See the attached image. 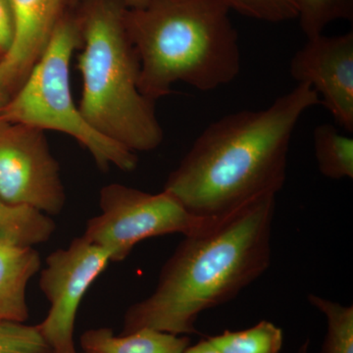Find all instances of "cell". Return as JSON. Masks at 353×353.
I'll use <instances>...</instances> for the list:
<instances>
[{"mask_svg":"<svg viewBox=\"0 0 353 353\" xmlns=\"http://www.w3.org/2000/svg\"><path fill=\"white\" fill-rule=\"evenodd\" d=\"M111 1L117 2L127 9L139 8L146 4L150 3L152 0H111Z\"/></svg>","mask_w":353,"mask_h":353,"instance_id":"obj_22","label":"cell"},{"mask_svg":"<svg viewBox=\"0 0 353 353\" xmlns=\"http://www.w3.org/2000/svg\"><path fill=\"white\" fill-rule=\"evenodd\" d=\"M230 10L263 22L282 23L299 15L296 0H221Z\"/></svg>","mask_w":353,"mask_h":353,"instance_id":"obj_19","label":"cell"},{"mask_svg":"<svg viewBox=\"0 0 353 353\" xmlns=\"http://www.w3.org/2000/svg\"><path fill=\"white\" fill-rule=\"evenodd\" d=\"M308 301L327 319L321 353H353L352 305H341L316 294H309Z\"/></svg>","mask_w":353,"mask_h":353,"instance_id":"obj_16","label":"cell"},{"mask_svg":"<svg viewBox=\"0 0 353 353\" xmlns=\"http://www.w3.org/2000/svg\"><path fill=\"white\" fill-rule=\"evenodd\" d=\"M309 341H306L305 343L299 347V352L296 353H308Z\"/></svg>","mask_w":353,"mask_h":353,"instance_id":"obj_23","label":"cell"},{"mask_svg":"<svg viewBox=\"0 0 353 353\" xmlns=\"http://www.w3.org/2000/svg\"><path fill=\"white\" fill-rule=\"evenodd\" d=\"M99 206L101 214L88 221L83 236L106 248L112 262L126 259L134 246L148 239L190 236L212 223L190 214L165 190L148 194L121 183L102 188Z\"/></svg>","mask_w":353,"mask_h":353,"instance_id":"obj_6","label":"cell"},{"mask_svg":"<svg viewBox=\"0 0 353 353\" xmlns=\"http://www.w3.org/2000/svg\"><path fill=\"white\" fill-rule=\"evenodd\" d=\"M111 262L110 252L85 236L48 255L39 288L50 303L48 316L37 325L53 353H77L74 331L85 292Z\"/></svg>","mask_w":353,"mask_h":353,"instance_id":"obj_7","label":"cell"},{"mask_svg":"<svg viewBox=\"0 0 353 353\" xmlns=\"http://www.w3.org/2000/svg\"><path fill=\"white\" fill-rule=\"evenodd\" d=\"M183 353H222L208 340L199 341L192 347H188Z\"/></svg>","mask_w":353,"mask_h":353,"instance_id":"obj_21","label":"cell"},{"mask_svg":"<svg viewBox=\"0 0 353 353\" xmlns=\"http://www.w3.org/2000/svg\"><path fill=\"white\" fill-rule=\"evenodd\" d=\"M124 6L111 0H88L75 17L82 52L79 109L102 136L132 152H152L164 132L155 102L139 88V60L125 25Z\"/></svg>","mask_w":353,"mask_h":353,"instance_id":"obj_4","label":"cell"},{"mask_svg":"<svg viewBox=\"0 0 353 353\" xmlns=\"http://www.w3.org/2000/svg\"><path fill=\"white\" fill-rule=\"evenodd\" d=\"M0 196L57 215L66 204L60 167L43 130L0 120Z\"/></svg>","mask_w":353,"mask_h":353,"instance_id":"obj_8","label":"cell"},{"mask_svg":"<svg viewBox=\"0 0 353 353\" xmlns=\"http://www.w3.org/2000/svg\"><path fill=\"white\" fill-rule=\"evenodd\" d=\"M68 0H10L14 36L0 58V97L20 88L65 17Z\"/></svg>","mask_w":353,"mask_h":353,"instance_id":"obj_10","label":"cell"},{"mask_svg":"<svg viewBox=\"0 0 353 353\" xmlns=\"http://www.w3.org/2000/svg\"><path fill=\"white\" fill-rule=\"evenodd\" d=\"M83 353H88V352H83Z\"/></svg>","mask_w":353,"mask_h":353,"instance_id":"obj_24","label":"cell"},{"mask_svg":"<svg viewBox=\"0 0 353 353\" xmlns=\"http://www.w3.org/2000/svg\"><path fill=\"white\" fill-rule=\"evenodd\" d=\"M313 143L320 173L332 180L353 179V139L331 124L315 128Z\"/></svg>","mask_w":353,"mask_h":353,"instance_id":"obj_14","label":"cell"},{"mask_svg":"<svg viewBox=\"0 0 353 353\" xmlns=\"http://www.w3.org/2000/svg\"><path fill=\"white\" fill-rule=\"evenodd\" d=\"M0 353H53L38 327L23 322L0 321Z\"/></svg>","mask_w":353,"mask_h":353,"instance_id":"obj_18","label":"cell"},{"mask_svg":"<svg viewBox=\"0 0 353 353\" xmlns=\"http://www.w3.org/2000/svg\"><path fill=\"white\" fill-rule=\"evenodd\" d=\"M275 208V194H267L185 236L152 296L128 309L121 334L143 328L197 333L199 314L232 301L268 269Z\"/></svg>","mask_w":353,"mask_h":353,"instance_id":"obj_2","label":"cell"},{"mask_svg":"<svg viewBox=\"0 0 353 353\" xmlns=\"http://www.w3.org/2000/svg\"><path fill=\"white\" fill-rule=\"evenodd\" d=\"M14 36V19L10 0H0V58L10 48Z\"/></svg>","mask_w":353,"mask_h":353,"instance_id":"obj_20","label":"cell"},{"mask_svg":"<svg viewBox=\"0 0 353 353\" xmlns=\"http://www.w3.org/2000/svg\"><path fill=\"white\" fill-rule=\"evenodd\" d=\"M81 37L75 17L65 16L43 54L20 88L0 106V120L68 134L83 146L102 171L111 165L124 172L138 166V157L102 136L83 117L74 102L70 63Z\"/></svg>","mask_w":353,"mask_h":353,"instance_id":"obj_5","label":"cell"},{"mask_svg":"<svg viewBox=\"0 0 353 353\" xmlns=\"http://www.w3.org/2000/svg\"><path fill=\"white\" fill-rule=\"evenodd\" d=\"M189 345L188 336L150 328L120 336L111 329H92L81 336V347L88 353H183Z\"/></svg>","mask_w":353,"mask_h":353,"instance_id":"obj_12","label":"cell"},{"mask_svg":"<svg viewBox=\"0 0 353 353\" xmlns=\"http://www.w3.org/2000/svg\"><path fill=\"white\" fill-rule=\"evenodd\" d=\"M297 19L306 38L323 34L332 23L352 20L353 0H296Z\"/></svg>","mask_w":353,"mask_h":353,"instance_id":"obj_17","label":"cell"},{"mask_svg":"<svg viewBox=\"0 0 353 353\" xmlns=\"http://www.w3.org/2000/svg\"><path fill=\"white\" fill-rule=\"evenodd\" d=\"M320 103L299 83L268 108L241 110L211 123L164 185L183 208L214 222L259 197L277 194L287 180L290 139L304 113Z\"/></svg>","mask_w":353,"mask_h":353,"instance_id":"obj_1","label":"cell"},{"mask_svg":"<svg viewBox=\"0 0 353 353\" xmlns=\"http://www.w3.org/2000/svg\"><path fill=\"white\" fill-rule=\"evenodd\" d=\"M230 11L221 0H152L126 8L141 94L157 102L173 92L175 83L210 92L233 82L241 54Z\"/></svg>","mask_w":353,"mask_h":353,"instance_id":"obj_3","label":"cell"},{"mask_svg":"<svg viewBox=\"0 0 353 353\" xmlns=\"http://www.w3.org/2000/svg\"><path fill=\"white\" fill-rule=\"evenodd\" d=\"M55 230L54 221L43 211L0 196V245L34 248L50 240Z\"/></svg>","mask_w":353,"mask_h":353,"instance_id":"obj_13","label":"cell"},{"mask_svg":"<svg viewBox=\"0 0 353 353\" xmlns=\"http://www.w3.org/2000/svg\"><path fill=\"white\" fill-rule=\"evenodd\" d=\"M290 72L297 83L315 90L343 130L353 132V32L307 39L292 57Z\"/></svg>","mask_w":353,"mask_h":353,"instance_id":"obj_9","label":"cell"},{"mask_svg":"<svg viewBox=\"0 0 353 353\" xmlns=\"http://www.w3.org/2000/svg\"><path fill=\"white\" fill-rule=\"evenodd\" d=\"M41 266L34 248L0 245V321L29 319L27 287Z\"/></svg>","mask_w":353,"mask_h":353,"instance_id":"obj_11","label":"cell"},{"mask_svg":"<svg viewBox=\"0 0 353 353\" xmlns=\"http://www.w3.org/2000/svg\"><path fill=\"white\" fill-rule=\"evenodd\" d=\"M208 341L222 353H281L283 332L269 321L243 331H225Z\"/></svg>","mask_w":353,"mask_h":353,"instance_id":"obj_15","label":"cell"}]
</instances>
